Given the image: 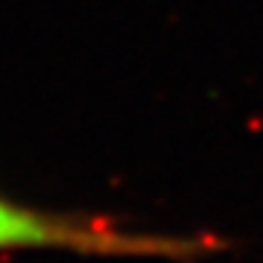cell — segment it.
<instances>
[{"label":"cell","mask_w":263,"mask_h":263,"mask_svg":"<svg viewBox=\"0 0 263 263\" xmlns=\"http://www.w3.org/2000/svg\"><path fill=\"white\" fill-rule=\"evenodd\" d=\"M18 249H65L105 257H187L202 252L199 243L132 234L108 222H85L62 214H47L0 193V252Z\"/></svg>","instance_id":"1"}]
</instances>
